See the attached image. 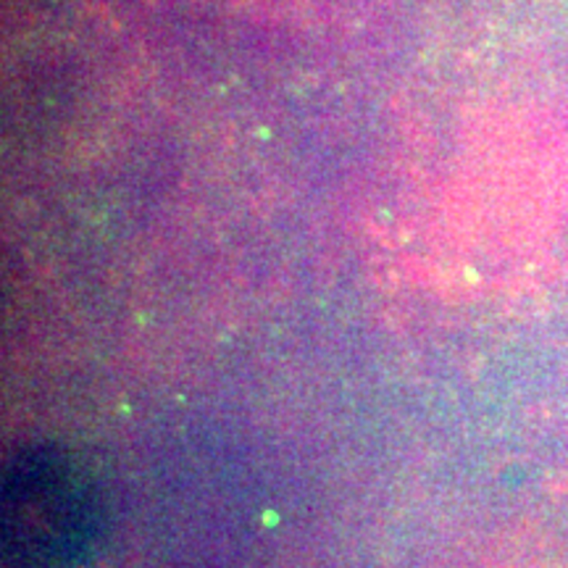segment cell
I'll list each match as a JSON object with an SVG mask.
<instances>
[{
	"mask_svg": "<svg viewBox=\"0 0 568 568\" xmlns=\"http://www.w3.org/2000/svg\"><path fill=\"white\" fill-rule=\"evenodd\" d=\"M101 500L88 471L53 445L17 453L3 481V542L19 568H74L95 545Z\"/></svg>",
	"mask_w": 568,
	"mask_h": 568,
	"instance_id": "obj_1",
	"label": "cell"
}]
</instances>
